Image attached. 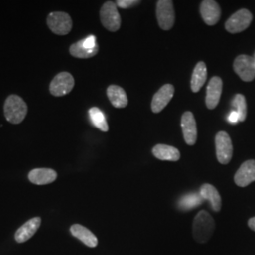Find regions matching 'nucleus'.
Here are the masks:
<instances>
[{"mask_svg":"<svg viewBox=\"0 0 255 255\" xmlns=\"http://www.w3.org/2000/svg\"><path fill=\"white\" fill-rule=\"evenodd\" d=\"M200 196L202 200L208 201L212 209L215 212H219L221 209V197L218 189L209 183H205L201 187Z\"/></svg>","mask_w":255,"mask_h":255,"instance_id":"obj_18","label":"nucleus"},{"mask_svg":"<svg viewBox=\"0 0 255 255\" xmlns=\"http://www.w3.org/2000/svg\"><path fill=\"white\" fill-rule=\"evenodd\" d=\"M234 70L244 82H253L255 79L254 57L248 55L237 56L234 62Z\"/></svg>","mask_w":255,"mask_h":255,"instance_id":"obj_8","label":"nucleus"},{"mask_svg":"<svg viewBox=\"0 0 255 255\" xmlns=\"http://www.w3.org/2000/svg\"><path fill=\"white\" fill-rule=\"evenodd\" d=\"M99 46L95 48H88L82 44V40L71 45L69 48V52L75 58L79 59H89L98 54L99 52Z\"/></svg>","mask_w":255,"mask_h":255,"instance_id":"obj_22","label":"nucleus"},{"mask_svg":"<svg viewBox=\"0 0 255 255\" xmlns=\"http://www.w3.org/2000/svg\"><path fill=\"white\" fill-rule=\"evenodd\" d=\"M201 17L208 26L216 25L220 19L221 10L218 2L214 0H204L201 4Z\"/></svg>","mask_w":255,"mask_h":255,"instance_id":"obj_12","label":"nucleus"},{"mask_svg":"<svg viewBox=\"0 0 255 255\" xmlns=\"http://www.w3.org/2000/svg\"><path fill=\"white\" fill-rule=\"evenodd\" d=\"M107 96L112 105L116 108L121 109L128 105L127 94L120 86L110 85L107 89Z\"/></svg>","mask_w":255,"mask_h":255,"instance_id":"obj_20","label":"nucleus"},{"mask_svg":"<svg viewBox=\"0 0 255 255\" xmlns=\"http://www.w3.org/2000/svg\"><path fill=\"white\" fill-rule=\"evenodd\" d=\"M57 176V172L53 169L35 168L28 173V180L37 185H45L54 182Z\"/></svg>","mask_w":255,"mask_h":255,"instance_id":"obj_15","label":"nucleus"},{"mask_svg":"<svg viewBox=\"0 0 255 255\" xmlns=\"http://www.w3.org/2000/svg\"><path fill=\"white\" fill-rule=\"evenodd\" d=\"M233 111L237 112L239 117V122H243L247 118V102L246 99L243 95L237 94L235 96L232 101Z\"/></svg>","mask_w":255,"mask_h":255,"instance_id":"obj_24","label":"nucleus"},{"mask_svg":"<svg viewBox=\"0 0 255 255\" xmlns=\"http://www.w3.org/2000/svg\"><path fill=\"white\" fill-rule=\"evenodd\" d=\"M248 225L249 227L252 229L253 231L255 232V218H252L251 219H249V222H248Z\"/></svg>","mask_w":255,"mask_h":255,"instance_id":"obj_28","label":"nucleus"},{"mask_svg":"<svg viewBox=\"0 0 255 255\" xmlns=\"http://www.w3.org/2000/svg\"><path fill=\"white\" fill-rule=\"evenodd\" d=\"M70 232L74 237H76L77 239L82 241V243L85 244L87 247L95 248L99 244V240L97 237L92 233L90 230L85 228L82 225L74 224L70 228Z\"/></svg>","mask_w":255,"mask_h":255,"instance_id":"obj_17","label":"nucleus"},{"mask_svg":"<svg viewBox=\"0 0 255 255\" xmlns=\"http://www.w3.org/2000/svg\"><path fill=\"white\" fill-rule=\"evenodd\" d=\"M228 121L232 124H237V122H239V117H238V114L235 111H232L230 113L228 117Z\"/></svg>","mask_w":255,"mask_h":255,"instance_id":"obj_27","label":"nucleus"},{"mask_svg":"<svg viewBox=\"0 0 255 255\" xmlns=\"http://www.w3.org/2000/svg\"><path fill=\"white\" fill-rule=\"evenodd\" d=\"M174 87L172 84H165L162 86L155 94L151 101V110L157 114L162 112L166 107V105L173 98Z\"/></svg>","mask_w":255,"mask_h":255,"instance_id":"obj_13","label":"nucleus"},{"mask_svg":"<svg viewBox=\"0 0 255 255\" xmlns=\"http://www.w3.org/2000/svg\"><path fill=\"white\" fill-rule=\"evenodd\" d=\"M216 151L217 158L220 164H227L233 157V143L225 131H219L216 135Z\"/></svg>","mask_w":255,"mask_h":255,"instance_id":"obj_9","label":"nucleus"},{"mask_svg":"<svg viewBox=\"0 0 255 255\" xmlns=\"http://www.w3.org/2000/svg\"><path fill=\"white\" fill-rule=\"evenodd\" d=\"M101 20L103 27L110 31H118L121 26V17L118 6L113 1H107L101 9Z\"/></svg>","mask_w":255,"mask_h":255,"instance_id":"obj_4","label":"nucleus"},{"mask_svg":"<svg viewBox=\"0 0 255 255\" xmlns=\"http://www.w3.org/2000/svg\"><path fill=\"white\" fill-rule=\"evenodd\" d=\"M215 231V221L208 212L201 210L193 221V237L199 243L209 241Z\"/></svg>","mask_w":255,"mask_h":255,"instance_id":"obj_1","label":"nucleus"},{"mask_svg":"<svg viewBox=\"0 0 255 255\" xmlns=\"http://www.w3.org/2000/svg\"><path fill=\"white\" fill-rule=\"evenodd\" d=\"M152 153L155 157L162 161L177 162L181 158V153L178 148L174 146L159 144L152 148Z\"/></svg>","mask_w":255,"mask_h":255,"instance_id":"obj_19","label":"nucleus"},{"mask_svg":"<svg viewBox=\"0 0 255 255\" xmlns=\"http://www.w3.org/2000/svg\"><path fill=\"white\" fill-rule=\"evenodd\" d=\"M222 93V80L219 77H213L207 85L206 91V106L209 110L215 109L221 97Z\"/></svg>","mask_w":255,"mask_h":255,"instance_id":"obj_14","label":"nucleus"},{"mask_svg":"<svg viewBox=\"0 0 255 255\" xmlns=\"http://www.w3.org/2000/svg\"><path fill=\"white\" fill-rule=\"evenodd\" d=\"M46 24L49 29L57 35H66L72 29V19L64 11H54L48 14Z\"/></svg>","mask_w":255,"mask_h":255,"instance_id":"obj_3","label":"nucleus"},{"mask_svg":"<svg viewBox=\"0 0 255 255\" xmlns=\"http://www.w3.org/2000/svg\"><path fill=\"white\" fill-rule=\"evenodd\" d=\"M40 225H41V219L38 217L28 220L23 226H21L17 230L15 234V240L18 243L26 242L35 235Z\"/></svg>","mask_w":255,"mask_h":255,"instance_id":"obj_16","label":"nucleus"},{"mask_svg":"<svg viewBox=\"0 0 255 255\" xmlns=\"http://www.w3.org/2000/svg\"><path fill=\"white\" fill-rule=\"evenodd\" d=\"M254 61H255V55H254Z\"/></svg>","mask_w":255,"mask_h":255,"instance_id":"obj_29","label":"nucleus"},{"mask_svg":"<svg viewBox=\"0 0 255 255\" xmlns=\"http://www.w3.org/2000/svg\"><path fill=\"white\" fill-rule=\"evenodd\" d=\"M181 125L185 143L189 146L195 145L198 138V129L196 120L191 112H185L182 115Z\"/></svg>","mask_w":255,"mask_h":255,"instance_id":"obj_10","label":"nucleus"},{"mask_svg":"<svg viewBox=\"0 0 255 255\" xmlns=\"http://www.w3.org/2000/svg\"><path fill=\"white\" fill-rule=\"evenodd\" d=\"M255 182V160H248L240 165L235 175V182L240 187H246Z\"/></svg>","mask_w":255,"mask_h":255,"instance_id":"obj_11","label":"nucleus"},{"mask_svg":"<svg viewBox=\"0 0 255 255\" xmlns=\"http://www.w3.org/2000/svg\"><path fill=\"white\" fill-rule=\"evenodd\" d=\"M89 117L91 120L92 124L99 129L106 132L109 130V126L107 123V120L105 118V115L101 109L97 107H93L89 110Z\"/></svg>","mask_w":255,"mask_h":255,"instance_id":"obj_23","label":"nucleus"},{"mask_svg":"<svg viewBox=\"0 0 255 255\" xmlns=\"http://www.w3.org/2000/svg\"><path fill=\"white\" fill-rule=\"evenodd\" d=\"M201 201H202V199L200 195L191 194V195H187L184 198H182V201L180 202V205L183 209H193L194 207L200 205Z\"/></svg>","mask_w":255,"mask_h":255,"instance_id":"obj_25","label":"nucleus"},{"mask_svg":"<svg viewBox=\"0 0 255 255\" xmlns=\"http://www.w3.org/2000/svg\"><path fill=\"white\" fill-rule=\"evenodd\" d=\"M75 85L73 76L68 72L56 75L49 85V91L54 97H64L72 91Z\"/></svg>","mask_w":255,"mask_h":255,"instance_id":"obj_7","label":"nucleus"},{"mask_svg":"<svg viewBox=\"0 0 255 255\" xmlns=\"http://www.w3.org/2000/svg\"><path fill=\"white\" fill-rule=\"evenodd\" d=\"M252 21L253 14L249 9H239L226 21L225 28L230 33L236 34L244 31L250 27Z\"/></svg>","mask_w":255,"mask_h":255,"instance_id":"obj_6","label":"nucleus"},{"mask_svg":"<svg viewBox=\"0 0 255 255\" xmlns=\"http://www.w3.org/2000/svg\"><path fill=\"white\" fill-rule=\"evenodd\" d=\"M207 79V68L203 62H199L196 64L192 74L191 89L194 93H198L204 85Z\"/></svg>","mask_w":255,"mask_h":255,"instance_id":"obj_21","label":"nucleus"},{"mask_svg":"<svg viewBox=\"0 0 255 255\" xmlns=\"http://www.w3.org/2000/svg\"><path fill=\"white\" fill-rule=\"evenodd\" d=\"M27 106L26 102L17 95H10L4 104L5 118L11 124H20L27 116Z\"/></svg>","mask_w":255,"mask_h":255,"instance_id":"obj_2","label":"nucleus"},{"mask_svg":"<svg viewBox=\"0 0 255 255\" xmlns=\"http://www.w3.org/2000/svg\"><path fill=\"white\" fill-rule=\"evenodd\" d=\"M156 16L162 29H171L175 22L173 2L171 0H159L156 5Z\"/></svg>","mask_w":255,"mask_h":255,"instance_id":"obj_5","label":"nucleus"},{"mask_svg":"<svg viewBox=\"0 0 255 255\" xmlns=\"http://www.w3.org/2000/svg\"><path fill=\"white\" fill-rule=\"evenodd\" d=\"M141 1H137V0H118L116 2L117 6L122 9H128L130 7L136 6L137 4H139Z\"/></svg>","mask_w":255,"mask_h":255,"instance_id":"obj_26","label":"nucleus"}]
</instances>
